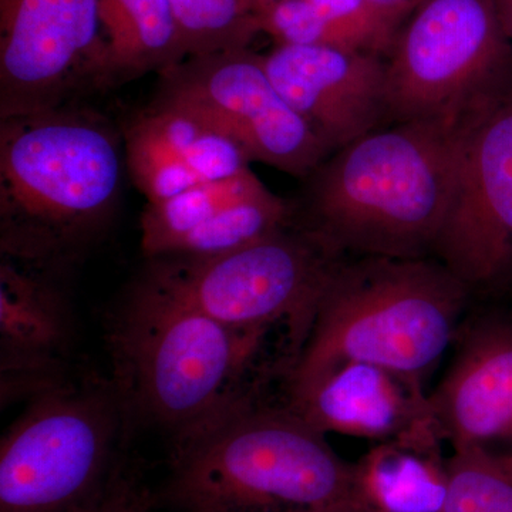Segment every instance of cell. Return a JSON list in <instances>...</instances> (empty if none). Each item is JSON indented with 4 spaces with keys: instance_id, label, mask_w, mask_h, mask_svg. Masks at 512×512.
Listing matches in <instances>:
<instances>
[{
    "instance_id": "cell-1",
    "label": "cell",
    "mask_w": 512,
    "mask_h": 512,
    "mask_svg": "<svg viewBox=\"0 0 512 512\" xmlns=\"http://www.w3.org/2000/svg\"><path fill=\"white\" fill-rule=\"evenodd\" d=\"M476 119L394 124L339 148L306 178L295 221L339 255L429 258Z\"/></svg>"
},
{
    "instance_id": "cell-2",
    "label": "cell",
    "mask_w": 512,
    "mask_h": 512,
    "mask_svg": "<svg viewBox=\"0 0 512 512\" xmlns=\"http://www.w3.org/2000/svg\"><path fill=\"white\" fill-rule=\"evenodd\" d=\"M127 170L123 134L74 103L0 120L3 258L49 271L110 227Z\"/></svg>"
},
{
    "instance_id": "cell-3",
    "label": "cell",
    "mask_w": 512,
    "mask_h": 512,
    "mask_svg": "<svg viewBox=\"0 0 512 512\" xmlns=\"http://www.w3.org/2000/svg\"><path fill=\"white\" fill-rule=\"evenodd\" d=\"M268 333L229 326L141 282L111 332V377L131 426L160 427L178 446L255 403L248 375Z\"/></svg>"
},
{
    "instance_id": "cell-4",
    "label": "cell",
    "mask_w": 512,
    "mask_h": 512,
    "mask_svg": "<svg viewBox=\"0 0 512 512\" xmlns=\"http://www.w3.org/2000/svg\"><path fill=\"white\" fill-rule=\"evenodd\" d=\"M352 476L326 434L255 402L174 446L154 497L175 512H352Z\"/></svg>"
},
{
    "instance_id": "cell-5",
    "label": "cell",
    "mask_w": 512,
    "mask_h": 512,
    "mask_svg": "<svg viewBox=\"0 0 512 512\" xmlns=\"http://www.w3.org/2000/svg\"><path fill=\"white\" fill-rule=\"evenodd\" d=\"M470 291L439 259L340 261L291 365L289 386L343 362L386 367L423 383L456 342Z\"/></svg>"
},
{
    "instance_id": "cell-6",
    "label": "cell",
    "mask_w": 512,
    "mask_h": 512,
    "mask_svg": "<svg viewBox=\"0 0 512 512\" xmlns=\"http://www.w3.org/2000/svg\"><path fill=\"white\" fill-rule=\"evenodd\" d=\"M130 430L113 377L50 384L0 443V512L79 511L124 463Z\"/></svg>"
},
{
    "instance_id": "cell-7",
    "label": "cell",
    "mask_w": 512,
    "mask_h": 512,
    "mask_svg": "<svg viewBox=\"0 0 512 512\" xmlns=\"http://www.w3.org/2000/svg\"><path fill=\"white\" fill-rule=\"evenodd\" d=\"M512 87L493 0H420L386 59V121L468 123Z\"/></svg>"
},
{
    "instance_id": "cell-8",
    "label": "cell",
    "mask_w": 512,
    "mask_h": 512,
    "mask_svg": "<svg viewBox=\"0 0 512 512\" xmlns=\"http://www.w3.org/2000/svg\"><path fill=\"white\" fill-rule=\"evenodd\" d=\"M148 261L147 284L234 328L285 326L298 357L342 255L295 221L225 254Z\"/></svg>"
},
{
    "instance_id": "cell-9",
    "label": "cell",
    "mask_w": 512,
    "mask_h": 512,
    "mask_svg": "<svg viewBox=\"0 0 512 512\" xmlns=\"http://www.w3.org/2000/svg\"><path fill=\"white\" fill-rule=\"evenodd\" d=\"M158 99L181 104L231 137L251 163L308 178L329 148L286 103L248 49L187 57L160 73Z\"/></svg>"
},
{
    "instance_id": "cell-10",
    "label": "cell",
    "mask_w": 512,
    "mask_h": 512,
    "mask_svg": "<svg viewBox=\"0 0 512 512\" xmlns=\"http://www.w3.org/2000/svg\"><path fill=\"white\" fill-rule=\"evenodd\" d=\"M104 89L99 0H0V120Z\"/></svg>"
},
{
    "instance_id": "cell-11",
    "label": "cell",
    "mask_w": 512,
    "mask_h": 512,
    "mask_svg": "<svg viewBox=\"0 0 512 512\" xmlns=\"http://www.w3.org/2000/svg\"><path fill=\"white\" fill-rule=\"evenodd\" d=\"M434 254L470 288L512 275V87L471 124Z\"/></svg>"
},
{
    "instance_id": "cell-12",
    "label": "cell",
    "mask_w": 512,
    "mask_h": 512,
    "mask_svg": "<svg viewBox=\"0 0 512 512\" xmlns=\"http://www.w3.org/2000/svg\"><path fill=\"white\" fill-rule=\"evenodd\" d=\"M286 103L330 154L386 121V59L332 46L276 45L262 56Z\"/></svg>"
},
{
    "instance_id": "cell-13",
    "label": "cell",
    "mask_w": 512,
    "mask_h": 512,
    "mask_svg": "<svg viewBox=\"0 0 512 512\" xmlns=\"http://www.w3.org/2000/svg\"><path fill=\"white\" fill-rule=\"evenodd\" d=\"M295 222V205L248 168L173 198L148 202L141 248L148 259L212 256L234 251Z\"/></svg>"
},
{
    "instance_id": "cell-14",
    "label": "cell",
    "mask_w": 512,
    "mask_h": 512,
    "mask_svg": "<svg viewBox=\"0 0 512 512\" xmlns=\"http://www.w3.org/2000/svg\"><path fill=\"white\" fill-rule=\"evenodd\" d=\"M288 409L320 433L441 446L423 383L386 367L343 362L289 386Z\"/></svg>"
},
{
    "instance_id": "cell-15",
    "label": "cell",
    "mask_w": 512,
    "mask_h": 512,
    "mask_svg": "<svg viewBox=\"0 0 512 512\" xmlns=\"http://www.w3.org/2000/svg\"><path fill=\"white\" fill-rule=\"evenodd\" d=\"M456 342L450 369L429 394L434 427L453 451L512 458V319L485 315Z\"/></svg>"
},
{
    "instance_id": "cell-16",
    "label": "cell",
    "mask_w": 512,
    "mask_h": 512,
    "mask_svg": "<svg viewBox=\"0 0 512 512\" xmlns=\"http://www.w3.org/2000/svg\"><path fill=\"white\" fill-rule=\"evenodd\" d=\"M123 141L128 174L148 202L224 180L251 164L227 134L187 107L158 97L128 121Z\"/></svg>"
},
{
    "instance_id": "cell-17",
    "label": "cell",
    "mask_w": 512,
    "mask_h": 512,
    "mask_svg": "<svg viewBox=\"0 0 512 512\" xmlns=\"http://www.w3.org/2000/svg\"><path fill=\"white\" fill-rule=\"evenodd\" d=\"M42 272L8 258L0 264L2 387H30V399L63 379L57 366L69 333L62 296Z\"/></svg>"
},
{
    "instance_id": "cell-18",
    "label": "cell",
    "mask_w": 512,
    "mask_h": 512,
    "mask_svg": "<svg viewBox=\"0 0 512 512\" xmlns=\"http://www.w3.org/2000/svg\"><path fill=\"white\" fill-rule=\"evenodd\" d=\"M447 495L440 446L387 441L353 463L352 512H443Z\"/></svg>"
},
{
    "instance_id": "cell-19",
    "label": "cell",
    "mask_w": 512,
    "mask_h": 512,
    "mask_svg": "<svg viewBox=\"0 0 512 512\" xmlns=\"http://www.w3.org/2000/svg\"><path fill=\"white\" fill-rule=\"evenodd\" d=\"M104 87L185 60L170 0H99Z\"/></svg>"
},
{
    "instance_id": "cell-20",
    "label": "cell",
    "mask_w": 512,
    "mask_h": 512,
    "mask_svg": "<svg viewBox=\"0 0 512 512\" xmlns=\"http://www.w3.org/2000/svg\"><path fill=\"white\" fill-rule=\"evenodd\" d=\"M185 59L248 49L261 32L251 0H170Z\"/></svg>"
},
{
    "instance_id": "cell-21",
    "label": "cell",
    "mask_w": 512,
    "mask_h": 512,
    "mask_svg": "<svg viewBox=\"0 0 512 512\" xmlns=\"http://www.w3.org/2000/svg\"><path fill=\"white\" fill-rule=\"evenodd\" d=\"M443 512H512V458L484 451H454L447 458Z\"/></svg>"
},
{
    "instance_id": "cell-22",
    "label": "cell",
    "mask_w": 512,
    "mask_h": 512,
    "mask_svg": "<svg viewBox=\"0 0 512 512\" xmlns=\"http://www.w3.org/2000/svg\"><path fill=\"white\" fill-rule=\"evenodd\" d=\"M346 49L389 57L403 22L373 0H309Z\"/></svg>"
},
{
    "instance_id": "cell-23",
    "label": "cell",
    "mask_w": 512,
    "mask_h": 512,
    "mask_svg": "<svg viewBox=\"0 0 512 512\" xmlns=\"http://www.w3.org/2000/svg\"><path fill=\"white\" fill-rule=\"evenodd\" d=\"M258 23L261 32L274 37L276 45L346 49L335 29L309 0H282L275 3L259 13Z\"/></svg>"
},
{
    "instance_id": "cell-24",
    "label": "cell",
    "mask_w": 512,
    "mask_h": 512,
    "mask_svg": "<svg viewBox=\"0 0 512 512\" xmlns=\"http://www.w3.org/2000/svg\"><path fill=\"white\" fill-rule=\"evenodd\" d=\"M156 497L126 461L96 498L77 512H153Z\"/></svg>"
},
{
    "instance_id": "cell-25",
    "label": "cell",
    "mask_w": 512,
    "mask_h": 512,
    "mask_svg": "<svg viewBox=\"0 0 512 512\" xmlns=\"http://www.w3.org/2000/svg\"><path fill=\"white\" fill-rule=\"evenodd\" d=\"M493 2L505 35L510 37L512 42V0H493Z\"/></svg>"
},
{
    "instance_id": "cell-26",
    "label": "cell",
    "mask_w": 512,
    "mask_h": 512,
    "mask_svg": "<svg viewBox=\"0 0 512 512\" xmlns=\"http://www.w3.org/2000/svg\"><path fill=\"white\" fill-rule=\"evenodd\" d=\"M251 2L252 5H254L256 16H259L262 10L269 8L271 5H275V3L282 2V0H251Z\"/></svg>"
}]
</instances>
